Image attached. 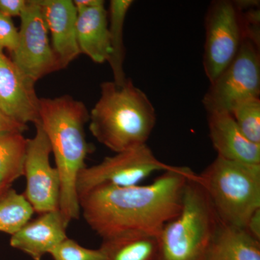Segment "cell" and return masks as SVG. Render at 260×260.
I'll return each mask as SVG.
<instances>
[{
    "label": "cell",
    "instance_id": "6da1fadb",
    "mask_svg": "<svg viewBox=\"0 0 260 260\" xmlns=\"http://www.w3.org/2000/svg\"><path fill=\"white\" fill-rule=\"evenodd\" d=\"M194 174L173 166L147 185L95 188L80 198V213L102 239L133 233L158 237L180 211L186 181Z\"/></svg>",
    "mask_w": 260,
    "mask_h": 260
},
{
    "label": "cell",
    "instance_id": "7a4b0ae2",
    "mask_svg": "<svg viewBox=\"0 0 260 260\" xmlns=\"http://www.w3.org/2000/svg\"><path fill=\"white\" fill-rule=\"evenodd\" d=\"M39 118L60 178L59 210L69 225L80 215L76 184L80 172L86 167L85 160L90 152L84 129L90 119V113L83 102L63 95L40 99Z\"/></svg>",
    "mask_w": 260,
    "mask_h": 260
},
{
    "label": "cell",
    "instance_id": "3957f363",
    "mask_svg": "<svg viewBox=\"0 0 260 260\" xmlns=\"http://www.w3.org/2000/svg\"><path fill=\"white\" fill-rule=\"evenodd\" d=\"M89 121L94 138L116 153L147 145L156 114L148 95L127 79L121 85L102 83Z\"/></svg>",
    "mask_w": 260,
    "mask_h": 260
},
{
    "label": "cell",
    "instance_id": "277c9868",
    "mask_svg": "<svg viewBox=\"0 0 260 260\" xmlns=\"http://www.w3.org/2000/svg\"><path fill=\"white\" fill-rule=\"evenodd\" d=\"M219 223L199 175L194 173L186 181L180 211L158 234L157 260H205Z\"/></svg>",
    "mask_w": 260,
    "mask_h": 260
},
{
    "label": "cell",
    "instance_id": "5b68a950",
    "mask_svg": "<svg viewBox=\"0 0 260 260\" xmlns=\"http://www.w3.org/2000/svg\"><path fill=\"white\" fill-rule=\"evenodd\" d=\"M199 178L219 220L245 229L260 208V164L217 156Z\"/></svg>",
    "mask_w": 260,
    "mask_h": 260
},
{
    "label": "cell",
    "instance_id": "8992f818",
    "mask_svg": "<svg viewBox=\"0 0 260 260\" xmlns=\"http://www.w3.org/2000/svg\"><path fill=\"white\" fill-rule=\"evenodd\" d=\"M260 46L245 39L232 62L210 83L203 104L208 114H232L238 104L260 95Z\"/></svg>",
    "mask_w": 260,
    "mask_h": 260
},
{
    "label": "cell",
    "instance_id": "52a82bcc",
    "mask_svg": "<svg viewBox=\"0 0 260 260\" xmlns=\"http://www.w3.org/2000/svg\"><path fill=\"white\" fill-rule=\"evenodd\" d=\"M205 23L203 67L211 83L237 56L246 39L245 29L242 12L231 0L213 2Z\"/></svg>",
    "mask_w": 260,
    "mask_h": 260
},
{
    "label": "cell",
    "instance_id": "ba28073f",
    "mask_svg": "<svg viewBox=\"0 0 260 260\" xmlns=\"http://www.w3.org/2000/svg\"><path fill=\"white\" fill-rule=\"evenodd\" d=\"M173 166L160 160L148 145L116 153L102 162L84 168L77 180L78 198L100 186H135L157 172H165Z\"/></svg>",
    "mask_w": 260,
    "mask_h": 260
},
{
    "label": "cell",
    "instance_id": "9c48e42d",
    "mask_svg": "<svg viewBox=\"0 0 260 260\" xmlns=\"http://www.w3.org/2000/svg\"><path fill=\"white\" fill-rule=\"evenodd\" d=\"M20 18L18 44L12 53V61L37 83L46 75L60 70V65L49 41L40 0H28Z\"/></svg>",
    "mask_w": 260,
    "mask_h": 260
},
{
    "label": "cell",
    "instance_id": "30bf717a",
    "mask_svg": "<svg viewBox=\"0 0 260 260\" xmlns=\"http://www.w3.org/2000/svg\"><path fill=\"white\" fill-rule=\"evenodd\" d=\"M36 134L28 139L24 164L26 189L24 196L39 214L59 210L61 183L56 167L51 165V148L39 123Z\"/></svg>",
    "mask_w": 260,
    "mask_h": 260
},
{
    "label": "cell",
    "instance_id": "8fae6325",
    "mask_svg": "<svg viewBox=\"0 0 260 260\" xmlns=\"http://www.w3.org/2000/svg\"><path fill=\"white\" fill-rule=\"evenodd\" d=\"M35 83L0 52V109L25 125L40 121V99L36 93Z\"/></svg>",
    "mask_w": 260,
    "mask_h": 260
},
{
    "label": "cell",
    "instance_id": "7c38bea8",
    "mask_svg": "<svg viewBox=\"0 0 260 260\" xmlns=\"http://www.w3.org/2000/svg\"><path fill=\"white\" fill-rule=\"evenodd\" d=\"M43 16L51 32V47L61 70L80 54L77 40L78 12L70 0H40Z\"/></svg>",
    "mask_w": 260,
    "mask_h": 260
},
{
    "label": "cell",
    "instance_id": "4fadbf2b",
    "mask_svg": "<svg viewBox=\"0 0 260 260\" xmlns=\"http://www.w3.org/2000/svg\"><path fill=\"white\" fill-rule=\"evenodd\" d=\"M68 225L59 210L40 214L11 236L10 246L41 260L68 238Z\"/></svg>",
    "mask_w": 260,
    "mask_h": 260
},
{
    "label": "cell",
    "instance_id": "5bb4252c",
    "mask_svg": "<svg viewBox=\"0 0 260 260\" xmlns=\"http://www.w3.org/2000/svg\"><path fill=\"white\" fill-rule=\"evenodd\" d=\"M208 127L217 156L232 161L260 164V145L251 143L244 136L232 114H208Z\"/></svg>",
    "mask_w": 260,
    "mask_h": 260
},
{
    "label": "cell",
    "instance_id": "9a60e30c",
    "mask_svg": "<svg viewBox=\"0 0 260 260\" xmlns=\"http://www.w3.org/2000/svg\"><path fill=\"white\" fill-rule=\"evenodd\" d=\"M105 5L78 11L77 40L80 54L102 64L111 54L109 18Z\"/></svg>",
    "mask_w": 260,
    "mask_h": 260
},
{
    "label": "cell",
    "instance_id": "2e32d148",
    "mask_svg": "<svg viewBox=\"0 0 260 260\" xmlns=\"http://www.w3.org/2000/svg\"><path fill=\"white\" fill-rule=\"evenodd\" d=\"M205 260H260V241L244 228L220 221Z\"/></svg>",
    "mask_w": 260,
    "mask_h": 260
},
{
    "label": "cell",
    "instance_id": "e0dca14e",
    "mask_svg": "<svg viewBox=\"0 0 260 260\" xmlns=\"http://www.w3.org/2000/svg\"><path fill=\"white\" fill-rule=\"evenodd\" d=\"M100 249L104 260H157V236L146 234H122L102 239Z\"/></svg>",
    "mask_w": 260,
    "mask_h": 260
},
{
    "label": "cell",
    "instance_id": "ac0fdd59",
    "mask_svg": "<svg viewBox=\"0 0 260 260\" xmlns=\"http://www.w3.org/2000/svg\"><path fill=\"white\" fill-rule=\"evenodd\" d=\"M133 0H112L109 6V31L111 54L108 62L112 69L114 82L123 85L127 78L124 73L125 47L124 43V22Z\"/></svg>",
    "mask_w": 260,
    "mask_h": 260
},
{
    "label": "cell",
    "instance_id": "d6986e66",
    "mask_svg": "<svg viewBox=\"0 0 260 260\" xmlns=\"http://www.w3.org/2000/svg\"><path fill=\"white\" fill-rule=\"evenodd\" d=\"M28 139L23 133L0 136V184L11 187L23 177Z\"/></svg>",
    "mask_w": 260,
    "mask_h": 260
},
{
    "label": "cell",
    "instance_id": "ffe728a7",
    "mask_svg": "<svg viewBox=\"0 0 260 260\" xmlns=\"http://www.w3.org/2000/svg\"><path fill=\"white\" fill-rule=\"evenodd\" d=\"M34 213L24 194L10 188L0 198V232L13 236L30 220Z\"/></svg>",
    "mask_w": 260,
    "mask_h": 260
},
{
    "label": "cell",
    "instance_id": "44dd1931",
    "mask_svg": "<svg viewBox=\"0 0 260 260\" xmlns=\"http://www.w3.org/2000/svg\"><path fill=\"white\" fill-rule=\"evenodd\" d=\"M232 116L244 136L260 145V99L251 98L238 104Z\"/></svg>",
    "mask_w": 260,
    "mask_h": 260
},
{
    "label": "cell",
    "instance_id": "7402d4cb",
    "mask_svg": "<svg viewBox=\"0 0 260 260\" xmlns=\"http://www.w3.org/2000/svg\"><path fill=\"white\" fill-rule=\"evenodd\" d=\"M49 254L53 260H104L100 249L84 247L69 238L65 239L51 250Z\"/></svg>",
    "mask_w": 260,
    "mask_h": 260
},
{
    "label": "cell",
    "instance_id": "603a6c76",
    "mask_svg": "<svg viewBox=\"0 0 260 260\" xmlns=\"http://www.w3.org/2000/svg\"><path fill=\"white\" fill-rule=\"evenodd\" d=\"M19 30L11 18L0 13V52L5 49L13 53L18 44Z\"/></svg>",
    "mask_w": 260,
    "mask_h": 260
},
{
    "label": "cell",
    "instance_id": "cb8c5ba5",
    "mask_svg": "<svg viewBox=\"0 0 260 260\" xmlns=\"http://www.w3.org/2000/svg\"><path fill=\"white\" fill-rule=\"evenodd\" d=\"M27 129L28 126L14 120L0 109V136L13 133H23Z\"/></svg>",
    "mask_w": 260,
    "mask_h": 260
},
{
    "label": "cell",
    "instance_id": "d4e9b609",
    "mask_svg": "<svg viewBox=\"0 0 260 260\" xmlns=\"http://www.w3.org/2000/svg\"><path fill=\"white\" fill-rule=\"evenodd\" d=\"M28 0H0V13L11 18L20 17Z\"/></svg>",
    "mask_w": 260,
    "mask_h": 260
},
{
    "label": "cell",
    "instance_id": "484cf974",
    "mask_svg": "<svg viewBox=\"0 0 260 260\" xmlns=\"http://www.w3.org/2000/svg\"><path fill=\"white\" fill-rule=\"evenodd\" d=\"M245 229L253 237L260 241V208L251 215Z\"/></svg>",
    "mask_w": 260,
    "mask_h": 260
},
{
    "label": "cell",
    "instance_id": "4316f807",
    "mask_svg": "<svg viewBox=\"0 0 260 260\" xmlns=\"http://www.w3.org/2000/svg\"><path fill=\"white\" fill-rule=\"evenodd\" d=\"M73 4L77 12L80 11L88 8H95L100 5H105V2L103 0H75Z\"/></svg>",
    "mask_w": 260,
    "mask_h": 260
},
{
    "label": "cell",
    "instance_id": "83f0119b",
    "mask_svg": "<svg viewBox=\"0 0 260 260\" xmlns=\"http://www.w3.org/2000/svg\"><path fill=\"white\" fill-rule=\"evenodd\" d=\"M10 188L11 187L0 184V198H1V197L3 196V195L5 193L10 189Z\"/></svg>",
    "mask_w": 260,
    "mask_h": 260
}]
</instances>
